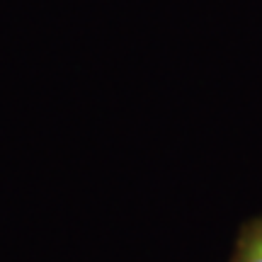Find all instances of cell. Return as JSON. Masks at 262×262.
Masks as SVG:
<instances>
[{
  "label": "cell",
  "mask_w": 262,
  "mask_h": 262,
  "mask_svg": "<svg viewBox=\"0 0 262 262\" xmlns=\"http://www.w3.org/2000/svg\"><path fill=\"white\" fill-rule=\"evenodd\" d=\"M231 262H262V216L245 221L238 231Z\"/></svg>",
  "instance_id": "obj_1"
}]
</instances>
